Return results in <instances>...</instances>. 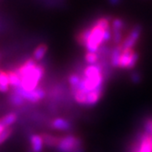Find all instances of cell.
I'll return each mask as SVG.
<instances>
[{"mask_svg":"<svg viewBox=\"0 0 152 152\" xmlns=\"http://www.w3.org/2000/svg\"><path fill=\"white\" fill-rule=\"evenodd\" d=\"M13 91H15L19 95H20L22 97L25 99L26 102H29L31 103H37L38 102L42 101L46 96L45 91L41 87H37L31 91L23 90L20 87L15 88V89H13Z\"/></svg>","mask_w":152,"mask_h":152,"instance_id":"cell-5","label":"cell"},{"mask_svg":"<svg viewBox=\"0 0 152 152\" xmlns=\"http://www.w3.org/2000/svg\"><path fill=\"white\" fill-rule=\"evenodd\" d=\"M73 95H74V99H75L76 103L81 105V106H86L87 93L83 91L77 90L75 92H73Z\"/></svg>","mask_w":152,"mask_h":152,"instance_id":"cell-17","label":"cell"},{"mask_svg":"<svg viewBox=\"0 0 152 152\" xmlns=\"http://www.w3.org/2000/svg\"><path fill=\"white\" fill-rule=\"evenodd\" d=\"M143 127L144 132L152 136V117H148L145 119L143 123Z\"/></svg>","mask_w":152,"mask_h":152,"instance_id":"cell-22","label":"cell"},{"mask_svg":"<svg viewBox=\"0 0 152 152\" xmlns=\"http://www.w3.org/2000/svg\"><path fill=\"white\" fill-rule=\"evenodd\" d=\"M18 120V115L15 113H9L0 118V124L4 128H9L15 124Z\"/></svg>","mask_w":152,"mask_h":152,"instance_id":"cell-11","label":"cell"},{"mask_svg":"<svg viewBox=\"0 0 152 152\" xmlns=\"http://www.w3.org/2000/svg\"><path fill=\"white\" fill-rule=\"evenodd\" d=\"M99 54L97 53L86 52L85 55V60L88 64H96L99 62Z\"/></svg>","mask_w":152,"mask_h":152,"instance_id":"cell-18","label":"cell"},{"mask_svg":"<svg viewBox=\"0 0 152 152\" xmlns=\"http://www.w3.org/2000/svg\"><path fill=\"white\" fill-rule=\"evenodd\" d=\"M134 51V48L125 49V50L122 51L119 62H118V68L119 69H128Z\"/></svg>","mask_w":152,"mask_h":152,"instance_id":"cell-9","label":"cell"},{"mask_svg":"<svg viewBox=\"0 0 152 152\" xmlns=\"http://www.w3.org/2000/svg\"><path fill=\"white\" fill-rule=\"evenodd\" d=\"M122 51L123 50H122V48H121L119 44L115 45L113 48H112V52H111V54H110V64L113 69L118 68V62H119Z\"/></svg>","mask_w":152,"mask_h":152,"instance_id":"cell-10","label":"cell"},{"mask_svg":"<svg viewBox=\"0 0 152 152\" xmlns=\"http://www.w3.org/2000/svg\"><path fill=\"white\" fill-rule=\"evenodd\" d=\"M41 135L43 140L44 145L48 147H54V148L57 146L59 137H57V136L50 134H47V133H44Z\"/></svg>","mask_w":152,"mask_h":152,"instance_id":"cell-13","label":"cell"},{"mask_svg":"<svg viewBox=\"0 0 152 152\" xmlns=\"http://www.w3.org/2000/svg\"><path fill=\"white\" fill-rule=\"evenodd\" d=\"M106 30L100 27L95 22L91 26V33L87 39L85 48L87 52L97 53L99 48L104 44V32Z\"/></svg>","mask_w":152,"mask_h":152,"instance_id":"cell-2","label":"cell"},{"mask_svg":"<svg viewBox=\"0 0 152 152\" xmlns=\"http://www.w3.org/2000/svg\"><path fill=\"white\" fill-rule=\"evenodd\" d=\"M31 152H42L44 149V143L41 134H35L30 137Z\"/></svg>","mask_w":152,"mask_h":152,"instance_id":"cell-8","label":"cell"},{"mask_svg":"<svg viewBox=\"0 0 152 152\" xmlns=\"http://www.w3.org/2000/svg\"><path fill=\"white\" fill-rule=\"evenodd\" d=\"M142 31H143V26L140 24H135L130 28L129 33L127 36L124 37L123 42L119 44L122 48V50L125 49H131L134 48L140 38L141 37Z\"/></svg>","mask_w":152,"mask_h":152,"instance_id":"cell-4","label":"cell"},{"mask_svg":"<svg viewBox=\"0 0 152 152\" xmlns=\"http://www.w3.org/2000/svg\"><path fill=\"white\" fill-rule=\"evenodd\" d=\"M44 68L40 64H37L33 69L20 77V88L26 91H33L37 88L41 80L44 75Z\"/></svg>","mask_w":152,"mask_h":152,"instance_id":"cell-1","label":"cell"},{"mask_svg":"<svg viewBox=\"0 0 152 152\" xmlns=\"http://www.w3.org/2000/svg\"><path fill=\"white\" fill-rule=\"evenodd\" d=\"M83 140L74 134H66L59 137L57 146L55 147L58 152H74L82 147Z\"/></svg>","mask_w":152,"mask_h":152,"instance_id":"cell-3","label":"cell"},{"mask_svg":"<svg viewBox=\"0 0 152 152\" xmlns=\"http://www.w3.org/2000/svg\"><path fill=\"white\" fill-rule=\"evenodd\" d=\"M10 88V87L4 86H3V85H1V84H0V92H2V93L9 92Z\"/></svg>","mask_w":152,"mask_h":152,"instance_id":"cell-26","label":"cell"},{"mask_svg":"<svg viewBox=\"0 0 152 152\" xmlns=\"http://www.w3.org/2000/svg\"><path fill=\"white\" fill-rule=\"evenodd\" d=\"M4 127H3L2 125L0 124V132H2V131L4 130Z\"/></svg>","mask_w":152,"mask_h":152,"instance_id":"cell-28","label":"cell"},{"mask_svg":"<svg viewBox=\"0 0 152 152\" xmlns=\"http://www.w3.org/2000/svg\"><path fill=\"white\" fill-rule=\"evenodd\" d=\"M129 79H130V81L134 85H138L142 80L141 73L139 70H133L129 74Z\"/></svg>","mask_w":152,"mask_h":152,"instance_id":"cell-19","label":"cell"},{"mask_svg":"<svg viewBox=\"0 0 152 152\" xmlns=\"http://www.w3.org/2000/svg\"><path fill=\"white\" fill-rule=\"evenodd\" d=\"M128 28V24L122 18H113L111 21V29L112 31H120L125 32Z\"/></svg>","mask_w":152,"mask_h":152,"instance_id":"cell-12","label":"cell"},{"mask_svg":"<svg viewBox=\"0 0 152 152\" xmlns=\"http://www.w3.org/2000/svg\"><path fill=\"white\" fill-rule=\"evenodd\" d=\"M0 84L4 86L10 87L8 73L5 71L2 70V69H0Z\"/></svg>","mask_w":152,"mask_h":152,"instance_id":"cell-24","label":"cell"},{"mask_svg":"<svg viewBox=\"0 0 152 152\" xmlns=\"http://www.w3.org/2000/svg\"><path fill=\"white\" fill-rule=\"evenodd\" d=\"M139 59H140V53H139L136 50H134V53H133L132 57H131L130 63H129V67H128V69H127L131 70V69H134V67L137 65V64H138V62H139Z\"/></svg>","mask_w":152,"mask_h":152,"instance_id":"cell-21","label":"cell"},{"mask_svg":"<svg viewBox=\"0 0 152 152\" xmlns=\"http://www.w3.org/2000/svg\"><path fill=\"white\" fill-rule=\"evenodd\" d=\"M48 46L46 44H41L39 45L37 48L35 49L34 53H33V58L37 61H41L45 57V55L48 52Z\"/></svg>","mask_w":152,"mask_h":152,"instance_id":"cell-14","label":"cell"},{"mask_svg":"<svg viewBox=\"0 0 152 152\" xmlns=\"http://www.w3.org/2000/svg\"><path fill=\"white\" fill-rule=\"evenodd\" d=\"M104 87H100L95 91L87 93L86 107H93L99 102L104 93Z\"/></svg>","mask_w":152,"mask_h":152,"instance_id":"cell-6","label":"cell"},{"mask_svg":"<svg viewBox=\"0 0 152 152\" xmlns=\"http://www.w3.org/2000/svg\"><path fill=\"white\" fill-rule=\"evenodd\" d=\"M8 76H9V80H10V86L13 89L18 88L20 86V76L17 75L15 70H9L8 72Z\"/></svg>","mask_w":152,"mask_h":152,"instance_id":"cell-15","label":"cell"},{"mask_svg":"<svg viewBox=\"0 0 152 152\" xmlns=\"http://www.w3.org/2000/svg\"><path fill=\"white\" fill-rule=\"evenodd\" d=\"M74 152H85V149L83 147H80V148H79L78 150H76Z\"/></svg>","mask_w":152,"mask_h":152,"instance_id":"cell-27","label":"cell"},{"mask_svg":"<svg viewBox=\"0 0 152 152\" xmlns=\"http://www.w3.org/2000/svg\"><path fill=\"white\" fill-rule=\"evenodd\" d=\"M13 133V129L11 127L4 128V129L0 132V145L4 144L10 138Z\"/></svg>","mask_w":152,"mask_h":152,"instance_id":"cell-20","label":"cell"},{"mask_svg":"<svg viewBox=\"0 0 152 152\" xmlns=\"http://www.w3.org/2000/svg\"><path fill=\"white\" fill-rule=\"evenodd\" d=\"M81 80V76H80L77 74H71L68 78V81L71 87H76Z\"/></svg>","mask_w":152,"mask_h":152,"instance_id":"cell-23","label":"cell"},{"mask_svg":"<svg viewBox=\"0 0 152 152\" xmlns=\"http://www.w3.org/2000/svg\"><path fill=\"white\" fill-rule=\"evenodd\" d=\"M123 2V0H108V3L113 6H118Z\"/></svg>","mask_w":152,"mask_h":152,"instance_id":"cell-25","label":"cell"},{"mask_svg":"<svg viewBox=\"0 0 152 152\" xmlns=\"http://www.w3.org/2000/svg\"><path fill=\"white\" fill-rule=\"evenodd\" d=\"M51 127L56 130L65 132V131L70 130L72 129V124L66 118H56L51 122Z\"/></svg>","mask_w":152,"mask_h":152,"instance_id":"cell-7","label":"cell"},{"mask_svg":"<svg viewBox=\"0 0 152 152\" xmlns=\"http://www.w3.org/2000/svg\"><path fill=\"white\" fill-rule=\"evenodd\" d=\"M10 103L13 105V106H15V107H22L25 102H26V101H25V99L22 97L20 95H19L18 93L15 92V91H13V92L10 93Z\"/></svg>","mask_w":152,"mask_h":152,"instance_id":"cell-16","label":"cell"}]
</instances>
